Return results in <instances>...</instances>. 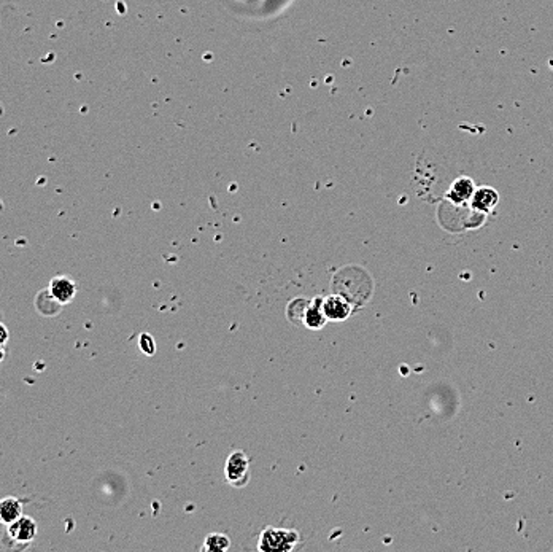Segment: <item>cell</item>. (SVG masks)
<instances>
[{"label": "cell", "instance_id": "obj_1", "mask_svg": "<svg viewBox=\"0 0 553 552\" xmlns=\"http://www.w3.org/2000/svg\"><path fill=\"white\" fill-rule=\"evenodd\" d=\"M299 543V533L294 530L267 527L260 538L258 549L264 552H288L296 548Z\"/></svg>", "mask_w": 553, "mask_h": 552}, {"label": "cell", "instance_id": "obj_2", "mask_svg": "<svg viewBox=\"0 0 553 552\" xmlns=\"http://www.w3.org/2000/svg\"><path fill=\"white\" fill-rule=\"evenodd\" d=\"M226 479L234 487H244L250 481V464L242 450L234 452L226 464Z\"/></svg>", "mask_w": 553, "mask_h": 552}, {"label": "cell", "instance_id": "obj_3", "mask_svg": "<svg viewBox=\"0 0 553 552\" xmlns=\"http://www.w3.org/2000/svg\"><path fill=\"white\" fill-rule=\"evenodd\" d=\"M37 522L32 517L21 516L8 525V536L17 543H32L37 536Z\"/></svg>", "mask_w": 553, "mask_h": 552}, {"label": "cell", "instance_id": "obj_4", "mask_svg": "<svg viewBox=\"0 0 553 552\" xmlns=\"http://www.w3.org/2000/svg\"><path fill=\"white\" fill-rule=\"evenodd\" d=\"M48 292L61 306H64V304H70L73 301V298H75L77 283L73 282L70 277L66 276L55 277L50 283Z\"/></svg>", "mask_w": 553, "mask_h": 552}, {"label": "cell", "instance_id": "obj_5", "mask_svg": "<svg viewBox=\"0 0 553 552\" xmlns=\"http://www.w3.org/2000/svg\"><path fill=\"white\" fill-rule=\"evenodd\" d=\"M474 191H476V183H474L472 178L458 177L456 180H453L449 191H447V199H450L455 204H463L467 201L471 202Z\"/></svg>", "mask_w": 553, "mask_h": 552}, {"label": "cell", "instance_id": "obj_6", "mask_svg": "<svg viewBox=\"0 0 553 552\" xmlns=\"http://www.w3.org/2000/svg\"><path fill=\"white\" fill-rule=\"evenodd\" d=\"M499 202V194L492 187H481L476 188L472 198H471V206L478 210V212H489L496 207V204Z\"/></svg>", "mask_w": 553, "mask_h": 552}, {"label": "cell", "instance_id": "obj_7", "mask_svg": "<svg viewBox=\"0 0 553 552\" xmlns=\"http://www.w3.org/2000/svg\"><path fill=\"white\" fill-rule=\"evenodd\" d=\"M323 312L328 320H344L350 315L351 307L350 303H347L342 296L337 294H331L326 299H323Z\"/></svg>", "mask_w": 553, "mask_h": 552}, {"label": "cell", "instance_id": "obj_8", "mask_svg": "<svg viewBox=\"0 0 553 552\" xmlns=\"http://www.w3.org/2000/svg\"><path fill=\"white\" fill-rule=\"evenodd\" d=\"M323 299L317 298L315 301L309 303L307 309H305V314H304V325L307 328H312V330H320L323 328L326 325V315L323 312Z\"/></svg>", "mask_w": 553, "mask_h": 552}, {"label": "cell", "instance_id": "obj_9", "mask_svg": "<svg viewBox=\"0 0 553 552\" xmlns=\"http://www.w3.org/2000/svg\"><path fill=\"white\" fill-rule=\"evenodd\" d=\"M23 516V504L14 497H7L0 500V522L10 525Z\"/></svg>", "mask_w": 553, "mask_h": 552}, {"label": "cell", "instance_id": "obj_10", "mask_svg": "<svg viewBox=\"0 0 553 552\" xmlns=\"http://www.w3.org/2000/svg\"><path fill=\"white\" fill-rule=\"evenodd\" d=\"M231 548V540L226 535L221 533H212L205 538V543L202 546V551L210 552H224Z\"/></svg>", "mask_w": 553, "mask_h": 552}, {"label": "cell", "instance_id": "obj_11", "mask_svg": "<svg viewBox=\"0 0 553 552\" xmlns=\"http://www.w3.org/2000/svg\"><path fill=\"white\" fill-rule=\"evenodd\" d=\"M140 349L146 355H153L156 352V344L155 339L151 338L150 334H142L140 336Z\"/></svg>", "mask_w": 553, "mask_h": 552}, {"label": "cell", "instance_id": "obj_12", "mask_svg": "<svg viewBox=\"0 0 553 552\" xmlns=\"http://www.w3.org/2000/svg\"><path fill=\"white\" fill-rule=\"evenodd\" d=\"M10 339V331L3 323H0V345H5Z\"/></svg>", "mask_w": 553, "mask_h": 552}, {"label": "cell", "instance_id": "obj_13", "mask_svg": "<svg viewBox=\"0 0 553 552\" xmlns=\"http://www.w3.org/2000/svg\"><path fill=\"white\" fill-rule=\"evenodd\" d=\"M5 355H7V352H5V349H3V345H0V363L3 361V359H5Z\"/></svg>", "mask_w": 553, "mask_h": 552}]
</instances>
